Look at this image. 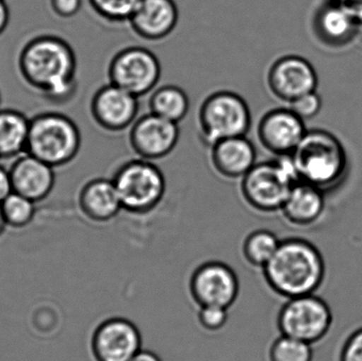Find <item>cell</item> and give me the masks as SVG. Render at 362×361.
Listing matches in <instances>:
<instances>
[{"instance_id":"cell-1","label":"cell","mask_w":362,"mask_h":361,"mask_svg":"<svg viewBox=\"0 0 362 361\" xmlns=\"http://www.w3.org/2000/svg\"><path fill=\"white\" fill-rule=\"evenodd\" d=\"M17 70L27 87L50 103H67L78 90L76 52L61 36L40 34L27 40L17 55Z\"/></svg>"},{"instance_id":"cell-2","label":"cell","mask_w":362,"mask_h":361,"mask_svg":"<svg viewBox=\"0 0 362 361\" xmlns=\"http://www.w3.org/2000/svg\"><path fill=\"white\" fill-rule=\"evenodd\" d=\"M268 286L287 299L316 292L325 277V263L316 247L301 239L282 241L263 268Z\"/></svg>"},{"instance_id":"cell-3","label":"cell","mask_w":362,"mask_h":361,"mask_svg":"<svg viewBox=\"0 0 362 361\" xmlns=\"http://www.w3.org/2000/svg\"><path fill=\"white\" fill-rule=\"evenodd\" d=\"M82 146V135L70 117L46 112L30 118L27 153L57 169L71 163Z\"/></svg>"},{"instance_id":"cell-4","label":"cell","mask_w":362,"mask_h":361,"mask_svg":"<svg viewBox=\"0 0 362 361\" xmlns=\"http://www.w3.org/2000/svg\"><path fill=\"white\" fill-rule=\"evenodd\" d=\"M291 157L300 182L319 189L336 184L346 167L344 146L325 131H306Z\"/></svg>"},{"instance_id":"cell-5","label":"cell","mask_w":362,"mask_h":361,"mask_svg":"<svg viewBox=\"0 0 362 361\" xmlns=\"http://www.w3.org/2000/svg\"><path fill=\"white\" fill-rule=\"evenodd\" d=\"M291 155L255 163L240 179V194L249 207L261 213L281 211L289 192L299 182Z\"/></svg>"},{"instance_id":"cell-6","label":"cell","mask_w":362,"mask_h":361,"mask_svg":"<svg viewBox=\"0 0 362 361\" xmlns=\"http://www.w3.org/2000/svg\"><path fill=\"white\" fill-rule=\"evenodd\" d=\"M124 211L150 213L165 197L167 180L154 161L132 159L121 165L112 178Z\"/></svg>"},{"instance_id":"cell-7","label":"cell","mask_w":362,"mask_h":361,"mask_svg":"<svg viewBox=\"0 0 362 361\" xmlns=\"http://www.w3.org/2000/svg\"><path fill=\"white\" fill-rule=\"evenodd\" d=\"M251 123V110L246 100L231 90L211 93L198 110L200 140L208 148L221 140L246 136Z\"/></svg>"},{"instance_id":"cell-8","label":"cell","mask_w":362,"mask_h":361,"mask_svg":"<svg viewBox=\"0 0 362 361\" xmlns=\"http://www.w3.org/2000/svg\"><path fill=\"white\" fill-rule=\"evenodd\" d=\"M107 71L110 84L141 97L156 89L161 78V64L150 49L129 46L112 57Z\"/></svg>"},{"instance_id":"cell-9","label":"cell","mask_w":362,"mask_h":361,"mask_svg":"<svg viewBox=\"0 0 362 361\" xmlns=\"http://www.w3.org/2000/svg\"><path fill=\"white\" fill-rule=\"evenodd\" d=\"M331 324L329 305L314 295L288 299L278 316L281 334L310 345L321 341Z\"/></svg>"},{"instance_id":"cell-10","label":"cell","mask_w":362,"mask_h":361,"mask_svg":"<svg viewBox=\"0 0 362 361\" xmlns=\"http://www.w3.org/2000/svg\"><path fill=\"white\" fill-rule=\"evenodd\" d=\"M189 292L199 307L229 309L240 294V281L229 265L219 261H210L194 271L189 280Z\"/></svg>"},{"instance_id":"cell-11","label":"cell","mask_w":362,"mask_h":361,"mask_svg":"<svg viewBox=\"0 0 362 361\" xmlns=\"http://www.w3.org/2000/svg\"><path fill=\"white\" fill-rule=\"evenodd\" d=\"M180 138L177 123L148 112L138 117L129 129V144L138 158L160 160L169 156Z\"/></svg>"},{"instance_id":"cell-12","label":"cell","mask_w":362,"mask_h":361,"mask_svg":"<svg viewBox=\"0 0 362 361\" xmlns=\"http://www.w3.org/2000/svg\"><path fill=\"white\" fill-rule=\"evenodd\" d=\"M138 114L139 97L110 83L100 87L91 97V117L104 131L119 133L131 129Z\"/></svg>"},{"instance_id":"cell-13","label":"cell","mask_w":362,"mask_h":361,"mask_svg":"<svg viewBox=\"0 0 362 361\" xmlns=\"http://www.w3.org/2000/svg\"><path fill=\"white\" fill-rule=\"evenodd\" d=\"M318 78L310 61L298 55L276 59L267 72L270 93L281 101L291 103L302 95L316 91Z\"/></svg>"},{"instance_id":"cell-14","label":"cell","mask_w":362,"mask_h":361,"mask_svg":"<svg viewBox=\"0 0 362 361\" xmlns=\"http://www.w3.org/2000/svg\"><path fill=\"white\" fill-rule=\"evenodd\" d=\"M141 345L137 326L124 318L105 320L91 337V352L95 361H131L141 351Z\"/></svg>"},{"instance_id":"cell-15","label":"cell","mask_w":362,"mask_h":361,"mask_svg":"<svg viewBox=\"0 0 362 361\" xmlns=\"http://www.w3.org/2000/svg\"><path fill=\"white\" fill-rule=\"evenodd\" d=\"M264 148L278 156L293 154L306 134L304 121L291 108H274L266 112L257 129Z\"/></svg>"},{"instance_id":"cell-16","label":"cell","mask_w":362,"mask_h":361,"mask_svg":"<svg viewBox=\"0 0 362 361\" xmlns=\"http://www.w3.org/2000/svg\"><path fill=\"white\" fill-rule=\"evenodd\" d=\"M8 173L13 192L36 203L52 193L57 180L54 167L28 153L13 160Z\"/></svg>"},{"instance_id":"cell-17","label":"cell","mask_w":362,"mask_h":361,"mask_svg":"<svg viewBox=\"0 0 362 361\" xmlns=\"http://www.w3.org/2000/svg\"><path fill=\"white\" fill-rule=\"evenodd\" d=\"M180 20L175 0H141L129 23L136 35L148 42L169 37Z\"/></svg>"},{"instance_id":"cell-18","label":"cell","mask_w":362,"mask_h":361,"mask_svg":"<svg viewBox=\"0 0 362 361\" xmlns=\"http://www.w3.org/2000/svg\"><path fill=\"white\" fill-rule=\"evenodd\" d=\"M209 150L213 169L227 179H242L257 163V148L246 136L221 140Z\"/></svg>"},{"instance_id":"cell-19","label":"cell","mask_w":362,"mask_h":361,"mask_svg":"<svg viewBox=\"0 0 362 361\" xmlns=\"http://www.w3.org/2000/svg\"><path fill=\"white\" fill-rule=\"evenodd\" d=\"M78 206L87 220L98 224L110 222L123 210L114 182L107 178L85 182L78 191Z\"/></svg>"},{"instance_id":"cell-20","label":"cell","mask_w":362,"mask_h":361,"mask_svg":"<svg viewBox=\"0 0 362 361\" xmlns=\"http://www.w3.org/2000/svg\"><path fill=\"white\" fill-rule=\"evenodd\" d=\"M325 209V197L318 187L299 182L293 187L282 211L291 224L308 226L319 220Z\"/></svg>"},{"instance_id":"cell-21","label":"cell","mask_w":362,"mask_h":361,"mask_svg":"<svg viewBox=\"0 0 362 361\" xmlns=\"http://www.w3.org/2000/svg\"><path fill=\"white\" fill-rule=\"evenodd\" d=\"M358 23L336 0L319 8L315 30L321 40L331 46H342L352 40Z\"/></svg>"},{"instance_id":"cell-22","label":"cell","mask_w":362,"mask_h":361,"mask_svg":"<svg viewBox=\"0 0 362 361\" xmlns=\"http://www.w3.org/2000/svg\"><path fill=\"white\" fill-rule=\"evenodd\" d=\"M30 118L13 108H0V159H15L27 153Z\"/></svg>"},{"instance_id":"cell-23","label":"cell","mask_w":362,"mask_h":361,"mask_svg":"<svg viewBox=\"0 0 362 361\" xmlns=\"http://www.w3.org/2000/svg\"><path fill=\"white\" fill-rule=\"evenodd\" d=\"M148 107L152 114L178 124L189 112V95L180 86L163 85L153 91Z\"/></svg>"},{"instance_id":"cell-24","label":"cell","mask_w":362,"mask_h":361,"mask_svg":"<svg viewBox=\"0 0 362 361\" xmlns=\"http://www.w3.org/2000/svg\"><path fill=\"white\" fill-rule=\"evenodd\" d=\"M280 243L278 237L272 231L255 230L245 239L243 254L249 264L263 269L276 254Z\"/></svg>"},{"instance_id":"cell-25","label":"cell","mask_w":362,"mask_h":361,"mask_svg":"<svg viewBox=\"0 0 362 361\" xmlns=\"http://www.w3.org/2000/svg\"><path fill=\"white\" fill-rule=\"evenodd\" d=\"M36 203L23 195L12 192L1 203L0 208L4 214L6 226L15 229L29 226L36 213Z\"/></svg>"},{"instance_id":"cell-26","label":"cell","mask_w":362,"mask_h":361,"mask_svg":"<svg viewBox=\"0 0 362 361\" xmlns=\"http://www.w3.org/2000/svg\"><path fill=\"white\" fill-rule=\"evenodd\" d=\"M141 0H88L93 12L110 23H129Z\"/></svg>"},{"instance_id":"cell-27","label":"cell","mask_w":362,"mask_h":361,"mask_svg":"<svg viewBox=\"0 0 362 361\" xmlns=\"http://www.w3.org/2000/svg\"><path fill=\"white\" fill-rule=\"evenodd\" d=\"M312 360V345L284 335L279 337L269 350V361Z\"/></svg>"},{"instance_id":"cell-28","label":"cell","mask_w":362,"mask_h":361,"mask_svg":"<svg viewBox=\"0 0 362 361\" xmlns=\"http://www.w3.org/2000/svg\"><path fill=\"white\" fill-rule=\"evenodd\" d=\"M228 309L221 307H202L198 312V322L206 332L216 333L225 328Z\"/></svg>"},{"instance_id":"cell-29","label":"cell","mask_w":362,"mask_h":361,"mask_svg":"<svg viewBox=\"0 0 362 361\" xmlns=\"http://www.w3.org/2000/svg\"><path fill=\"white\" fill-rule=\"evenodd\" d=\"M289 108L302 120L314 118L321 110V99L316 91L298 97L288 104Z\"/></svg>"},{"instance_id":"cell-30","label":"cell","mask_w":362,"mask_h":361,"mask_svg":"<svg viewBox=\"0 0 362 361\" xmlns=\"http://www.w3.org/2000/svg\"><path fill=\"white\" fill-rule=\"evenodd\" d=\"M51 12L62 19H69L80 13L83 0H49Z\"/></svg>"},{"instance_id":"cell-31","label":"cell","mask_w":362,"mask_h":361,"mask_svg":"<svg viewBox=\"0 0 362 361\" xmlns=\"http://www.w3.org/2000/svg\"><path fill=\"white\" fill-rule=\"evenodd\" d=\"M341 361H362V329L346 341L342 350Z\"/></svg>"},{"instance_id":"cell-32","label":"cell","mask_w":362,"mask_h":361,"mask_svg":"<svg viewBox=\"0 0 362 361\" xmlns=\"http://www.w3.org/2000/svg\"><path fill=\"white\" fill-rule=\"evenodd\" d=\"M358 25H362V0H336Z\"/></svg>"},{"instance_id":"cell-33","label":"cell","mask_w":362,"mask_h":361,"mask_svg":"<svg viewBox=\"0 0 362 361\" xmlns=\"http://www.w3.org/2000/svg\"><path fill=\"white\" fill-rule=\"evenodd\" d=\"M13 192L8 170L0 165V203Z\"/></svg>"},{"instance_id":"cell-34","label":"cell","mask_w":362,"mask_h":361,"mask_svg":"<svg viewBox=\"0 0 362 361\" xmlns=\"http://www.w3.org/2000/svg\"><path fill=\"white\" fill-rule=\"evenodd\" d=\"M10 8L6 0H0V35L6 31L10 23Z\"/></svg>"},{"instance_id":"cell-35","label":"cell","mask_w":362,"mask_h":361,"mask_svg":"<svg viewBox=\"0 0 362 361\" xmlns=\"http://www.w3.org/2000/svg\"><path fill=\"white\" fill-rule=\"evenodd\" d=\"M131 361H161L157 354L153 353L151 351H141L138 352Z\"/></svg>"},{"instance_id":"cell-36","label":"cell","mask_w":362,"mask_h":361,"mask_svg":"<svg viewBox=\"0 0 362 361\" xmlns=\"http://www.w3.org/2000/svg\"><path fill=\"white\" fill-rule=\"evenodd\" d=\"M6 227L8 226H6V220H4V214H2L1 208H0V237L4 235Z\"/></svg>"},{"instance_id":"cell-37","label":"cell","mask_w":362,"mask_h":361,"mask_svg":"<svg viewBox=\"0 0 362 361\" xmlns=\"http://www.w3.org/2000/svg\"><path fill=\"white\" fill-rule=\"evenodd\" d=\"M0 106H1V93H0Z\"/></svg>"},{"instance_id":"cell-38","label":"cell","mask_w":362,"mask_h":361,"mask_svg":"<svg viewBox=\"0 0 362 361\" xmlns=\"http://www.w3.org/2000/svg\"><path fill=\"white\" fill-rule=\"evenodd\" d=\"M0 160H1V159H0Z\"/></svg>"}]
</instances>
